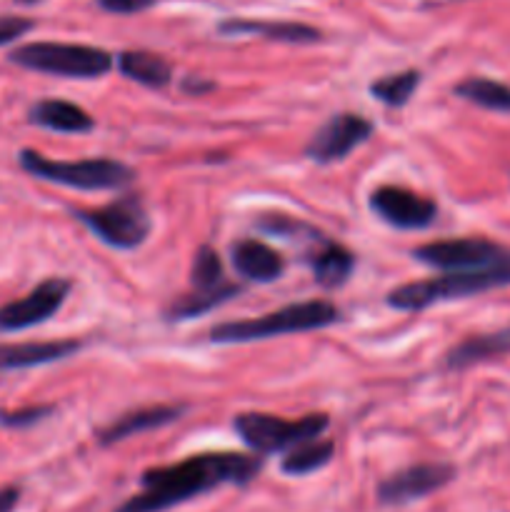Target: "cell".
Masks as SVG:
<instances>
[{"mask_svg": "<svg viewBox=\"0 0 510 512\" xmlns=\"http://www.w3.org/2000/svg\"><path fill=\"white\" fill-rule=\"evenodd\" d=\"M260 460L240 453H203L168 468H150L140 478L138 495L115 512H163L220 485H245L258 475Z\"/></svg>", "mask_w": 510, "mask_h": 512, "instance_id": "1", "label": "cell"}, {"mask_svg": "<svg viewBox=\"0 0 510 512\" xmlns=\"http://www.w3.org/2000/svg\"><path fill=\"white\" fill-rule=\"evenodd\" d=\"M503 285H510V255L485 268L450 270L445 275L400 285L388 293V305L395 310H423L443 300L470 298V295L503 288Z\"/></svg>", "mask_w": 510, "mask_h": 512, "instance_id": "2", "label": "cell"}, {"mask_svg": "<svg viewBox=\"0 0 510 512\" xmlns=\"http://www.w3.org/2000/svg\"><path fill=\"white\" fill-rule=\"evenodd\" d=\"M338 318V308L330 305L328 300H305V303L285 305V308L263 315V318L230 320V323L215 325L210 330V340L220 345L255 343V340L278 338V335L328 328Z\"/></svg>", "mask_w": 510, "mask_h": 512, "instance_id": "3", "label": "cell"}, {"mask_svg": "<svg viewBox=\"0 0 510 512\" xmlns=\"http://www.w3.org/2000/svg\"><path fill=\"white\" fill-rule=\"evenodd\" d=\"M20 168L33 178L48 180V183L68 185L78 190H113L125 188L133 183L135 173L128 165L110 158H90V160H50L35 150L25 148L18 155Z\"/></svg>", "mask_w": 510, "mask_h": 512, "instance_id": "4", "label": "cell"}, {"mask_svg": "<svg viewBox=\"0 0 510 512\" xmlns=\"http://www.w3.org/2000/svg\"><path fill=\"white\" fill-rule=\"evenodd\" d=\"M10 63L35 73L58 75V78H103L115 65L113 55L103 48L78 43H28L8 55Z\"/></svg>", "mask_w": 510, "mask_h": 512, "instance_id": "5", "label": "cell"}, {"mask_svg": "<svg viewBox=\"0 0 510 512\" xmlns=\"http://www.w3.org/2000/svg\"><path fill=\"white\" fill-rule=\"evenodd\" d=\"M235 430L245 445L255 453H280V450L295 448L305 440H315L328 430L330 418L323 413L305 415L300 420L275 418L265 413H243L235 418Z\"/></svg>", "mask_w": 510, "mask_h": 512, "instance_id": "6", "label": "cell"}, {"mask_svg": "<svg viewBox=\"0 0 510 512\" xmlns=\"http://www.w3.org/2000/svg\"><path fill=\"white\" fill-rule=\"evenodd\" d=\"M75 218L95 238L118 250H135L150 233V215L138 195H123L98 210H78Z\"/></svg>", "mask_w": 510, "mask_h": 512, "instance_id": "7", "label": "cell"}, {"mask_svg": "<svg viewBox=\"0 0 510 512\" xmlns=\"http://www.w3.org/2000/svg\"><path fill=\"white\" fill-rule=\"evenodd\" d=\"M510 255L503 245L493 243L488 238H450L435 240V243L420 245L413 250V258L420 263L430 265L450 273V270H470L485 268V265L500 263Z\"/></svg>", "mask_w": 510, "mask_h": 512, "instance_id": "8", "label": "cell"}, {"mask_svg": "<svg viewBox=\"0 0 510 512\" xmlns=\"http://www.w3.org/2000/svg\"><path fill=\"white\" fill-rule=\"evenodd\" d=\"M70 293L68 278H48L30 290L25 298L0 308V333H15V330L35 328L53 318L63 308L65 298Z\"/></svg>", "mask_w": 510, "mask_h": 512, "instance_id": "9", "label": "cell"}, {"mask_svg": "<svg viewBox=\"0 0 510 512\" xmlns=\"http://www.w3.org/2000/svg\"><path fill=\"white\" fill-rule=\"evenodd\" d=\"M373 135V123L358 113H338L305 145V155L315 163H335L353 153Z\"/></svg>", "mask_w": 510, "mask_h": 512, "instance_id": "10", "label": "cell"}, {"mask_svg": "<svg viewBox=\"0 0 510 512\" xmlns=\"http://www.w3.org/2000/svg\"><path fill=\"white\" fill-rule=\"evenodd\" d=\"M370 208L388 225L400 230H423L433 225L438 205L425 195L398 185H380L370 193Z\"/></svg>", "mask_w": 510, "mask_h": 512, "instance_id": "11", "label": "cell"}, {"mask_svg": "<svg viewBox=\"0 0 510 512\" xmlns=\"http://www.w3.org/2000/svg\"><path fill=\"white\" fill-rule=\"evenodd\" d=\"M455 478V468L448 463H423L390 475L378 488L383 505H405L445 488Z\"/></svg>", "mask_w": 510, "mask_h": 512, "instance_id": "12", "label": "cell"}, {"mask_svg": "<svg viewBox=\"0 0 510 512\" xmlns=\"http://www.w3.org/2000/svg\"><path fill=\"white\" fill-rule=\"evenodd\" d=\"M230 260H233V268L238 270V275L255 280V283H273L285 270L283 255L255 238L235 240L233 248H230Z\"/></svg>", "mask_w": 510, "mask_h": 512, "instance_id": "13", "label": "cell"}, {"mask_svg": "<svg viewBox=\"0 0 510 512\" xmlns=\"http://www.w3.org/2000/svg\"><path fill=\"white\" fill-rule=\"evenodd\" d=\"M83 348L80 340H45V343H15L0 345V370L35 368V365L55 363L75 355Z\"/></svg>", "mask_w": 510, "mask_h": 512, "instance_id": "14", "label": "cell"}, {"mask_svg": "<svg viewBox=\"0 0 510 512\" xmlns=\"http://www.w3.org/2000/svg\"><path fill=\"white\" fill-rule=\"evenodd\" d=\"M28 120L33 125H40L45 130H55V133H70V135H83L95 128V120L85 113L80 105L68 103V100H38L30 108Z\"/></svg>", "mask_w": 510, "mask_h": 512, "instance_id": "15", "label": "cell"}, {"mask_svg": "<svg viewBox=\"0 0 510 512\" xmlns=\"http://www.w3.org/2000/svg\"><path fill=\"white\" fill-rule=\"evenodd\" d=\"M308 265L313 270V278L318 280V285H323V288H338L353 273L355 258L348 248L323 238L318 248L308 253Z\"/></svg>", "mask_w": 510, "mask_h": 512, "instance_id": "16", "label": "cell"}, {"mask_svg": "<svg viewBox=\"0 0 510 512\" xmlns=\"http://www.w3.org/2000/svg\"><path fill=\"white\" fill-rule=\"evenodd\" d=\"M220 33L225 35H263L278 43H315L320 40V30L305 23H273V20H225L220 23Z\"/></svg>", "mask_w": 510, "mask_h": 512, "instance_id": "17", "label": "cell"}, {"mask_svg": "<svg viewBox=\"0 0 510 512\" xmlns=\"http://www.w3.org/2000/svg\"><path fill=\"white\" fill-rule=\"evenodd\" d=\"M180 413H183V408H175V405H155V408L135 410V413H128L120 420H115L110 428H105L100 433V443L113 445L125 438H133L138 433H145V430L163 428V425L178 420Z\"/></svg>", "mask_w": 510, "mask_h": 512, "instance_id": "18", "label": "cell"}, {"mask_svg": "<svg viewBox=\"0 0 510 512\" xmlns=\"http://www.w3.org/2000/svg\"><path fill=\"white\" fill-rule=\"evenodd\" d=\"M118 68L125 78L148 85V88H165L173 78V68L168 60L148 53V50H125L118 55Z\"/></svg>", "mask_w": 510, "mask_h": 512, "instance_id": "19", "label": "cell"}, {"mask_svg": "<svg viewBox=\"0 0 510 512\" xmlns=\"http://www.w3.org/2000/svg\"><path fill=\"white\" fill-rule=\"evenodd\" d=\"M510 353V328L490 335H475V338L463 340L458 348L448 353L450 368H465V365L480 363V360L498 358V355Z\"/></svg>", "mask_w": 510, "mask_h": 512, "instance_id": "20", "label": "cell"}, {"mask_svg": "<svg viewBox=\"0 0 510 512\" xmlns=\"http://www.w3.org/2000/svg\"><path fill=\"white\" fill-rule=\"evenodd\" d=\"M455 95L468 103L480 105L495 113H510V85L498 83V80L483 78V75H470L455 85Z\"/></svg>", "mask_w": 510, "mask_h": 512, "instance_id": "21", "label": "cell"}, {"mask_svg": "<svg viewBox=\"0 0 510 512\" xmlns=\"http://www.w3.org/2000/svg\"><path fill=\"white\" fill-rule=\"evenodd\" d=\"M240 293L238 285L233 283H223L213 290H195L193 293L183 295L180 300H175L173 305L168 308V318L173 320H188V318H198V315H205L208 310L218 308V305L228 303L230 298Z\"/></svg>", "mask_w": 510, "mask_h": 512, "instance_id": "22", "label": "cell"}, {"mask_svg": "<svg viewBox=\"0 0 510 512\" xmlns=\"http://www.w3.org/2000/svg\"><path fill=\"white\" fill-rule=\"evenodd\" d=\"M335 445L330 440H305V443L290 448L283 458V473L288 475H308L325 468L333 460Z\"/></svg>", "mask_w": 510, "mask_h": 512, "instance_id": "23", "label": "cell"}, {"mask_svg": "<svg viewBox=\"0 0 510 512\" xmlns=\"http://www.w3.org/2000/svg\"><path fill=\"white\" fill-rule=\"evenodd\" d=\"M420 85L418 70H403V73L383 75L380 80L370 83V95L380 103L390 105V108H400L413 98V93Z\"/></svg>", "mask_w": 510, "mask_h": 512, "instance_id": "24", "label": "cell"}, {"mask_svg": "<svg viewBox=\"0 0 510 512\" xmlns=\"http://www.w3.org/2000/svg\"><path fill=\"white\" fill-rule=\"evenodd\" d=\"M190 283H193L195 290H213L225 283L218 250L208 248V245L198 248L193 258V270H190Z\"/></svg>", "mask_w": 510, "mask_h": 512, "instance_id": "25", "label": "cell"}, {"mask_svg": "<svg viewBox=\"0 0 510 512\" xmlns=\"http://www.w3.org/2000/svg\"><path fill=\"white\" fill-rule=\"evenodd\" d=\"M50 408H25V410H13V413H0V425L5 428H28L35 425L38 420L48 418Z\"/></svg>", "mask_w": 510, "mask_h": 512, "instance_id": "26", "label": "cell"}, {"mask_svg": "<svg viewBox=\"0 0 510 512\" xmlns=\"http://www.w3.org/2000/svg\"><path fill=\"white\" fill-rule=\"evenodd\" d=\"M30 28H33V20L18 18V15H0V45L13 43Z\"/></svg>", "mask_w": 510, "mask_h": 512, "instance_id": "27", "label": "cell"}, {"mask_svg": "<svg viewBox=\"0 0 510 512\" xmlns=\"http://www.w3.org/2000/svg\"><path fill=\"white\" fill-rule=\"evenodd\" d=\"M100 8L108 10V13L115 15H133L143 13L150 5H155V0H98Z\"/></svg>", "mask_w": 510, "mask_h": 512, "instance_id": "28", "label": "cell"}, {"mask_svg": "<svg viewBox=\"0 0 510 512\" xmlns=\"http://www.w3.org/2000/svg\"><path fill=\"white\" fill-rule=\"evenodd\" d=\"M20 500V488L8 485V488H0V512H13L15 505Z\"/></svg>", "mask_w": 510, "mask_h": 512, "instance_id": "29", "label": "cell"}]
</instances>
